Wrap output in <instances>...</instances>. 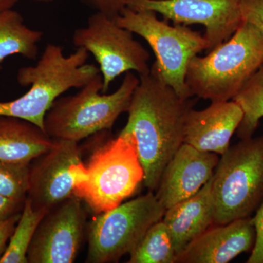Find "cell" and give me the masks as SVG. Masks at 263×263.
Wrapping results in <instances>:
<instances>
[{"instance_id":"obj_6","label":"cell","mask_w":263,"mask_h":263,"mask_svg":"<svg viewBox=\"0 0 263 263\" xmlns=\"http://www.w3.org/2000/svg\"><path fill=\"white\" fill-rule=\"evenodd\" d=\"M144 180L136 143L129 133L119 136L98 147L86 165V179L74 195L96 214L117 207L136 193Z\"/></svg>"},{"instance_id":"obj_13","label":"cell","mask_w":263,"mask_h":263,"mask_svg":"<svg viewBox=\"0 0 263 263\" xmlns=\"http://www.w3.org/2000/svg\"><path fill=\"white\" fill-rule=\"evenodd\" d=\"M219 155L183 143L165 168L155 192L165 210L198 193L212 177Z\"/></svg>"},{"instance_id":"obj_18","label":"cell","mask_w":263,"mask_h":263,"mask_svg":"<svg viewBox=\"0 0 263 263\" xmlns=\"http://www.w3.org/2000/svg\"><path fill=\"white\" fill-rule=\"evenodd\" d=\"M43 35L42 31L29 28L18 12L13 9L0 12V69L5 59L13 55L35 60Z\"/></svg>"},{"instance_id":"obj_26","label":"cell","mask_w":263,"mask_h":263,"mask_svg":"<svg viewBox=\"0 0 263 263\" xmlns=\"http://www.w3.org/2000/svg\"><path fill=\"white\" fill-rule=\"evenodd\" d=\"M21 214L22 212L0 222V258L3 257L6 250L7 243L14 231L15 226L20 219Z\"/></svg>"},{"instance_id":"obj_17","label":"cell","mask_w":263,"mask_h":263,"mask_svg":"<svg viewBox=\"0 0 263 263\" xmlns=\"http://www.w3.org/2000/svg\"><path fill=\"white\" fill-rule=\"evenodd\" d=\"M53 143L54 139L33 123L0 116V161L30 164Z\"/></svg>"},{"instance_id":"obj_19","label":"cell","mask_w":263,"mask_h":263,"mask_svg":"<svg viewBox=\"0 0 263 263\" xmlns=\"http://www.w3.org/2000/svg\"><path fill=\"white\" fill-rule=\"evenodd\" d=\"M233 100L243 111V118L237 129V135L240 140L251 138L263 117V63Z\"/></svg>"},{"instance_id":"obj_14","label":"cell","mask_w":263,"mask_h":263,"mask_svg":"<svg viewBox=\"0 0 263 263\" xmlns=\"http://www.w3.org/2000/svg\"><path fill=\"white\" fill-rule=\"evenodd\" d=\"M256 228L253 218L213 224L175 258L174 263H228L253 249Z\"/></svg>"},{"instance_id":"obj_25","label":"cell","mask_w":263,"mask_h":263,"mask_svg":"<svg viewBox=\"0 0 263 263\" xmlns=\"http://www.w3.org/2000/svg\"><path fill=\"white\" fill-rule=\"evenodd\" d=\"M91 8L115 18L127 8L130 0H84Z\"/></svg>"},{"instance_id":"obj_15","label":"cell","mask_w":263,"mask_h":263,"mask_svg":"<svg viewBox=\"0 0 263 263\" xmlns=\"http://www.w3.org/2000/svg\"><path fill=\"white\" fill-rule=\"evenodd\" d=\"M243 118V110L233 100L212 103L201 110L191 108L185 118L183 142L197 150L222 155Z\"/></svg>"},{"instance_id":"obj_29","label":"cell","mask_w":263,"mask_h":263,"mask_svg":"<svg viewBox=\"0 0 263 263\" xmlns=\"http://www.w3.org/2000/svg\"><path fill=\"white\" fill-rule=\"evenodd\" d=\"M29 1L37 2V3H51L53 0H29Z\"/></svg>"},{"instance_id":"obj_1","label":"cell","mask_w":263,"mask_h":263,"mask_svg":"<svg viewBox=\"0 0 263 263\" xmlns=\"http://www.w3.org/2000/svg\"><path fill=\"white\" fill-rule=\"evenodd\" d=\"M139 79L122 131L134 138L144 171L143 184L155 193L166 165L184 143L185 118L193 103L179 98L153 66Z\"/></svg>"},{"instance_id":"obj_11","label":"cell","mask_w":263,"mask_h":263,"mask_svg":"<svg viewBox=\"0 0 263 263\" xmlns=\"http://www.w3.org/2000/svg\"><path fill=\"white\" fill-rule=\"evenodd\" d=\"M128 8L152 10L174 24L203 26L208 51L229 39L243 22L240 0H130Z\"/></svg>"},{"instance_id":"obj_23","label":"cell","mask_w":263,"mask_h":263,"mask_svg":"<svg viewBox=\"0 0 263 263\" xmlns=\"http://www.w3.org/2000/svg\"><path fill=\"white\" fill-rule=\"evenodd\" d=\"M243 21L254 24L263 33V0H240Z\"/></svg>"},{"instance_id":"obj_4","label":"cell","mask_w":263,"mask_h":263,"mask_svg":"<svg viewBox=\"0 0 263 263\" xmlns=\"http://www.w3.org/2000/svg\"><path fill=\"white\" fill-rule=\"evenodd\" d=\"M140 79L126 72L117 91L102 93L103 77L99 74L77 94L59 98L44 118V131L55 139L79 142L110 129L121 114L127 112Z\"/></svg>"},{"instance_id":"obj_10","label":"cell","mask_w":263,"mask_h":263,"mask_svg":"<svg viewBox=\"0 0 263 263\" xmlns=\"http://www.w3.org/2000/svg\"><path fill=\"white\" fill-rule=\"evenodd\" d=\"M54 139L48 152L29 164L27 197L34 210H51L74 195L76 175L82 163L78 142Z\"/></svg>"},{"instance_id":"obj_22","label":"cell","mask_w":263,"mask_h":263,"mask_svg":"<svg viewBox=\"0 0 263 263\" xmlns=\"http://www.w3.org/2000/svg\"><path fill=\"white\" fill-rule=\"evenodd\" d=\"M29 164L0 161V195L25 202L29 189Z\"/></svg>"},{"instance_id":"obj_12","label":"cell","mask_w":263,"mask_h":263,"mask_svg":"<svg viewBox=\"0 0 263 263\" xmlns=\"http://www.w3.org/2000/svg\"><path fill=\"white\" fill-rule=\"evenodd\" d=\"M86 229L80 199H67L48 211L40 221L27 251L28 262H75Z\"/></svg>"},{"instance_id":"obj_28","label":"cell","mask_w":263,"mask_h":263,"mask_svg":"<svg viewBox=\"0 0 263 263\" xmlns=\"http://www.w3.org/2000/svg\"><path fill=\"white\" fill-rule=\"evenodd\" d=\"M18 0H0V12L12 9Z\"/></svg>"},{"instance_id":"obj_7","label":"cell","mask_w":263,"mask_h":263,"mask_svg":"<svg viewBox=\"0 0 263 263\" xmlns=\"http://www.w3.org/2000/svg\"><path fill=\"white\" fill-rule=\"evenodd\" d=\"M114 19L120 27L138 34L149 45L156 57L152 66L164 82L183 100L193 98L186 84V69L193 57L209 49V42L201 33L183 24L170 25L152 10L127 7Z\"/></svg>"},{"instance_id":"obj_27","label":"cell","mask_w":263,"mask_h":263,"mask_svg":"<svg viewBox=\"0 0 263 263\" xmlns=\"http://www.w3.org/2000/svg\"><path fill=\"white\" fill-rule=\"evenodd\" d=\"M24 202L0 195V222L22 212Z\"/></svg>"},{"instance_id":"obj_24","label":"cell","mask_w":263,"mask_h":263,"mask_svg":"<svg viewBox=\"0 0 263 263\" xmlns=\"http://www.w3.org/2000/svg\"><path fill=\"white\" fill-rule=\"evenodd\" d=\"M256 241L247 263H263V202L253 216Z\"/></svg>"},{"instance_id":"obj_3","label":"cell","mask_w":263,"mask_h":263,"mask_svg":"<svg viewBox=\"0 0 263 263\" xmlns=\"http://www.w3.org/2000/svg\"><path fill=\"white\" fill-rule=\"evenodd\" d=\"M263 63V33L243 21L234 34L205 57L189 62L186 84L193 97L228 101Z\"/></svg>"},{"instance_id":"obj_21","label":"cell","mask_w":263,"mask_h":263,"mask_svg":"<svg viewBox=\"0 0 263 263\" xmlns=\"http://www.w3.org/2000/svg\"><path fill=\"white\" fill-rule=\"evenodd\" d=\"M48 212L34 210L30 200L24 202L20 219L17 223L0 263H28L27 254L33 235L40 221Z\"/></svg>"},{"instance_id":"obj_5","label":"cell","mask_w":263,"mask_h":263,"mask_svg":"<svg viewBox=\"0 0 263 263\" xmlns=\"http://www.w3.org/2000/svg\"><path fill=\"white\" fill-rule=\"evenodd\" d=\"M212 179L214 224L252 216L263 202V136L229 147Z\"/></svg>"},{"instance_id":"obj_9","label":"cell","mask_w":263,"mask_h":263,"mask_svg":"<svg viewBox=\"0 0 263 263\" xmlns=\"http://www.w3.org/2000/svg\"><path fill=\"white\" fill-rule=\"evenodd\" d=\"M72 43L94 56L103 77L102 93H106L116 78L127 72L139 76L149 73V52L115 19L100 12L91 15L87 26L76 29Z\"/></svg>"},{"instance_id":"obj_2","label":"cell","mask_w":263,"mask_h":263,"mask_svg":"<svg viewBox=\"0 0 263 263\" xmlns=\"http://www.w3.org/2000/svg\"><path fill=\"white\" fill-rule=\"evenodd\" d=\"M89 57L84 48L65 56L61 46L49 43L35 65L19 69L17 81L30 89L13 101L0 102V116L24 119L44 130V118L59 97L71 88H82L100 74L98 67L86 64Z\"/></svg>"},{"instance_id":"obj_8","label":"cell","mask_w":263,"mask_h":263,"mask_svg":"<svg viewBox=\"0 0 263 263\" xmlns=\"http://www.w3.org/2000/svg\"><path fill=\"white\" fill-rule=\"evenodd\" d=\"M165 209L148 191L145 195L97 214L86 226V262H117L130 254L151 227L162 220Z\"/></svg>"},{"instance_id":"obj_16","label":"cell","mask_w":263,"mask_h":263,"mask_svg":"<svg viewBox=\"0 0 263 263\" xmlns=\"http://www.w3.org/2000/svg\"><path fill=\"white\" fill-rule=\"evenodd\" d=\"M193 197L165 210L162 221L172 238L176 256L214 224L212 179Z\"/></svg>"},{"instance_id":"obj_20","label":"cell","mask_w":263,"mask_h":263,"mask_svg":"<svg viewBox=\"0 0 263 263\" xmlns=\"http://www.w3.org/2000/svg\"><path fill=\"white\" fill-rule=\"evenodd\" d=\"M176 254L172 238L162 220L151 227L129 254V263H174Z\"/></svg>"}]
</instances>
